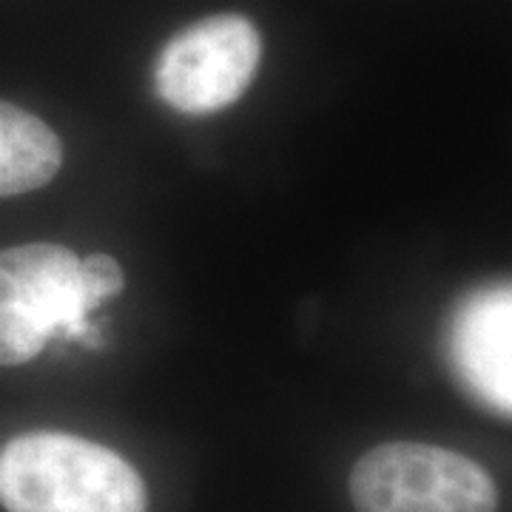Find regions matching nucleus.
Here are the masks:
<instances>
[{
  "label": "nucleus",
  "instance_id": "1",
  "mask_svg": "<svg viewBox=\"0 0 512 512\" xmlns=\"http://www.w3.org/2000/svg\"><path fill=\"white\" fill-rule=\"evenodd\" d=\"M9 512H146V484L126 458L69 433H26L0 450Z\"/></svg>",
  "mask_w": 512,
  "mask_h": 512
},
{
  "label": "nucleus",
  "instance_id": "2",
  "mask_svg": "<svg viewBox=\"0 0 512 512\" xmlns=\"http://www.w3.org/2000/svg\"><path fill=\"white\" fill-rule=\"evenodd\" d=\"M97 308L80 279V259L52 242L0 251V365L35 359L55 336L92 342Z\"/></svg>",
  "mask_w": 512,
  "mask_h": 512
},
{
  "label": "nucleus",
  "instance_id": "3",
  "mask_svg": "<svg viewBox=\"0 0 512 512\" xmlns=\"http://www.w3.org/2000/svg\"><path fill=\"white\" fill-rule=\"evenodd\" d=\"M356 512H495L498 490L484 467L461 453L393 441L359 458L350 476Z\"/></svg>",
  "mask_w": 512,
  "mask_h": 512
},
{
  "label": "nucleus",
  "instance_id": "4",
  "mask_svg": "<svg viewBox=\"0 0 512 512\" xmlns=\"http://www.w3.org/2000/svg\"><path fill=\"white\" fill-rule=\"evenodd\" d=\"M259 35L242 15H214L168 40L157 94L183 114H214L245 94L259 66Z\"/></svg>",
  "mask_w": 512,
  "mask_h": 512
},
{
  "label": "nucleus",
  "instance_id": "7",
  "mask_svg": "<svg viewBox=\"0 0 512 512\" xmlns=\"http://www.w3.org/2000/svg\"><path fill=\"white\" fill-rule=\"evenodd\" d=\"M80 279L97 305L123 291V271H120L117 259L106 254H92L80 259Z\"/></svg>",
  "mask_w": 512,
  "mask_h": 512
},
{
  "label": "nucleus",
  "instance_id": "6",
  "mask_svg": "<svg viewBox=\"0 0 512 512\" xmlns=\"http://www.w3.org/2000/svg\"><path fill=\"white\" fill-rule=\"evenodd\" d=\"M63 146L40 117L0 100V197H18L55 180Z\"/></svg>",
  "mask_w": 512,
  "mask_h": 512
},
{
  "label": "nucleus",
  "instance_id": "5",
  "mask_svg": "<svg viewBox=\"0 0 512 512\" xmlns=\"http://www.w3.org/2000/svg\"><path fill=\"white\" fill-rule=\"evenodd\" d=\"M450 353L461 382L495 413L512 410V291L493 285L458 305Z\"/></svg>",
  "mask_w": 512,
  "mask_h": 512
}]
</instances>
